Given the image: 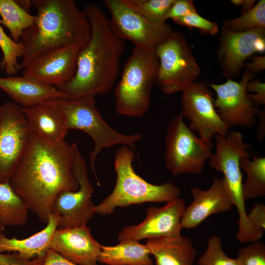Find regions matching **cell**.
<instances>
[{
  "label": "cell",
  "mask_w": 265,
  "mask_h": 265,
  "mask_svg": "<svg viewBox=\"0 0 265 265\" xmlns=\"http://www.w3.org/2000/svg\"><path fill=\"white\" fill-rule=\"evenodd\" d=\"M0 89L22 108L29 107L49 100L67 99L55 86L22 76L0 77Z\"/></svg>",
  "instance_id": "obj_19"
},
{
  "label": "cell",
  "mask_w": 265,
  "mask_h": 265,
  "mask_svg": "<svg viewBox=\"0 0 265 265\" xmlns=\"http://www.w3.org/2000/svg\"><path fill=\"white\" fill-rule=\"evenodd\" d=\"M155 51L159 58L155 84L162 93L182 92L196 81L201 68L182 33L174 31Z\"/></svg>",
  "instance_id": "obj_7"
},
{
  "label": "cell",
  "mask_w": 265,
  "mask_h": 265,
  "mask_svg": "<svg viewBox=\"0 0 265 265\" xmlns=\"http://www.w3.org/2000/svg\"><path fill=\"white\" fill-rule=\"evenodd\" d=\"M186 208L185 200L179 197L161 207H149L144 220L138 224L124 227L119 233L118 239L119 241H138L181 235V218Z\"/></svg>",
  "instance_id": "obj_15"
},
{
  "label": "cell",
  "mask_w": 265,
  "mask_h": 265,
  "mask_svg": "<svg viewBox=\"0 0 265 265\" xmlns=\"http://www.w3.org/2000/svg\"><path fill=\"white\" fill-rule=\"evenodd\" d=\"M0 24L8 29L16 42L21 41L24 31L32 26L35 18L14 0H0Z\"/></svg>",
  "instance_id": "obj_25"
},
{
  "label": "cell",
  "mask_w": 265,
  "mask_h": 265,
  "mask_svg": "<svg viewBox=\"0 0 265 265\" xmlns=\"http://www.w3.org/2000/svg\"><path fill=\"white\" fill-rule=\"evenodd\" d=\"M231 2L236 6H241L243 0H232Z\"/></svg>",
  "instance_id": "obj_41"
},
{
  "label": "cell",
  "mask_w": 265,
  "mask_h": 265,
  "mask_svg": "<svg viewBox=\"0 0 265 265\" xmlns=\"http://www.w3.org/2000/svg\"><path fill=\"white\" fill-rule=\"evenodd\" d=\"M158 68L159 58L155 50L134 47L115 88L117 113L139 118L147 112Z\"/></svg>",
  "instance_id": "obj_6"
},
{
  "label": "cell",
  "mask_w": 265,
  "mask_h": 265,
  "mask_svg": "<svg viewBox=\"0 0 265 265\" xmlns=\"http://www.w3.org/2000/svg\"><path fill=\"white\" fill-rule=\"evenodd\" d=\"M4 228L0 224V235L3 233Z\"/></svg>",
  "instance_id": "obj_42"
},
{
  "label": "cell",
  "mask_w": 265,
  "mask_h": 265,
  "mask_svg": "<svg viewBox=\"0 0 265 265\" xmlns=\"http://www.w3.org/2000/svg\"><path fill=\"white\" fill-rule=\"evenodd\" d=\"M199 265H239L237 258L229 257L222 249L221 238L212 236L205 251L198 259Z\"/></svg>",
  "instance_id": "obj_30"
},
{
  "label": "cell",
  "mask_w": 265,
  "mask_h": 265,
  "mask_svg": "<svg viewBox=\"0 0 265 265\" xmlns=\"http://www.w3.org/2000/svg\"><path fill=\"white\" fill-rule=\"evenodd\" d=\"M156 265H194L197 256L191 240L182 235L146 240Z\"/></svg>",
  "instance_id": "obj_22"
},
{
  "label": "cell",
  "mask_w": 265,
  "mask_h": 265,
  "mask_svg": "<svg viewBox=\"0 0 265 265\" xmlns=\"http://www.w3.org/2000/svg\"><path fill=\"white\" fill-rule=\"evenodd\" d=\"M212 142H207L192 131L181 113L169 122L165 135V165L174 176L199 175L212 155Z\"/></svg>",
  "instance_id": "obj_8"
},
{
  "label": "cell",
  "mask_w": 265,
  "mask_h": 265,
  "mask_svg": "<svg viewBox=\"0 0 265 265\" xmlns=\"http://www.w3.org/2000/svg\"><path fill=\"white\" fill-rule=\"evenodd\" d=\"M43 265H76L62 257L57 253L49 249L45 258Z\"/></svg>",
  "instance_id": "obj_38"
},
{
  "label": "cell",
  "mask_w": 265,
  "mask_h": 265,
  "mask_svg": "<svg viewBox=\"0 0 265 265\" xmlns=\"http://www.w3.org/2000/svg\"><path fill=\"white\" fill-rule=\"evenodd\" d=\"M58 223V216L52 212L46 227L28 238L22 239L10 238L2 233L0 235V253H16L26 260L45 258Z\"/></svg>",
  "instance_id": "obj_20"
},
{
  "label": "cell",
  "mask_w": 265,
  "mask_h": 265,
  "mask_svg": "<svg viewBox=\"0 0 265 265\" xmlns=\"http://www.w3.org/2000/svg\"><path fill=\"white\" fill-rule=\"evenodd\" d=\"M222 26L235 32L265 28V0H259L251 10L238 18L223 21Z\"/></svg>",
  "instance_id": "obj_29"
},
{
  "label": "cell",
  "mask_w": 265,
  "mask_h": 265,
  "mask_svg": "<svg viewBox=\"0 0 265 265\" xmlns=\"http://www.w3.org/2000/svg\"><path fill=\"white\" fill-rule=\"evenodd\" d=\"M247 217L250 222L254 226L265 229V206L261 203H255L247 213Z\"/></svg>",
  "instance_id": "obj_36"
},
{
  "label": "cell",
  "mask_w": 265,
  "mask_h": 265,
  "mask_svg": "<svg viewBox=\"0 0 265 265\" xmlns=\"http://www.w3.org/2000/svg\"><path fill=\"white\" fill-rule=\"evenodd\" d=\"M193 201L186 207L181 218L183 228L192 229L210 216L232 209L233 202L228 186L223 178L213 179L207 190L192 187Z\"/></svg>",
  "instance_id": "obj_16"
},
{
  "label": "cell",
  "mask_w": 265,
  "mask_h": 265,
  "mask_svg": "<svg viewBox=\"0 0 265 265\" xmlns=\"http://www.w3.org/2000/svg\"><path fill=\"white\" fill-rule=\"evenodd\" d=\"M102 245L92 237L86 225L68 228L58 227L50 249L76 265H98Z\"/></svg>",
  "instance_id": "obj_17"
},
{
  "label": "cell",
  "mask_w": 265,
  "mask_h": 265,
  "mask_svg": "<svg viewBox=\"0 0 265 265\" xmlns=\"http://www.w3.org/2000/svg\"><path fill=\"white\" fill-rule=\"evenodd\" d=\"M175 23L187 26L189 28H196L201 33L214 35L218 33V24L207 20L197 12L173 20Z\"/></svg>",
  "instance_id": "obj_32"
},
{
  "label": "cell",
  "mask_w": 265,
  "mask_h": 265,
  "mask_svg": "<svg viewBox=\"0 0 265 265\" xmlns=\"http://www.w3.org/2000/svg\"><path fill=\"white\" fill-rule=\"evenodd\" d=\"M37 10L32 26L21 41L24 53L20 63L24 69L40 56L69 46L81 49L89 39L90 22L73 0H31Z\"/></svg>",
  "instance_id": "obj_3"
},
{
  "label": "cell",
  "mask_w": 265,
  "mask_h": 265,
  "mask_svg": "<svg viewBox=\"0 0 265 265\" xmlns=\"http://www.w3.org/2000/svg\"><path fill=\"white\" fill-rule=\"evenodd\" d=\"M239 249L237 258L239 265H265V245L259 240Z\"/></svg>",
  "instance_id": "obj_31"
},
{
  "label": "cell",
  "mask_w": 265,
  "mask_h": 265,
  "mask_svg": "<svg viewBox=\"0 0 265 265\" xmlns=\"http://www.w3.org/2000/svg\"><path fill=\"white\" fill-rule=\"evenodd\" d=\"M44 258L26 260L16 253H0V265H43Z\"/></svg>",
  "instance_id": "obj_35"
},
{
  "label": "cell",
  "mask_w": 265,
  "mask_h": 265,
  "mask_svg": "<svg viewBox=\"0 0 265 265\" xmlns=\"http://www.w3.org/2000/svg\"><path fill=\"white\" fill-rule=\"evenodd\" d=\"M252 61L244 63L243 67H245V71L254 77L257 74L265 69V55L255 56L253 57Z\"/></svg>",
  "instance_id": "obj_37"
},
{
  "label": "cell",
  "mask_w": 265,
  "mask_h": 265,
  "mask_svg": "<svg viewBox=\"0 0 265 265\" xmlns=\"http://www.w3.org/2000/svg\"><path fill=\"white\" fill-rule=\"evenodd\" d=\"M83 11L90 24V37L79 51L74 77L55 87L69 100L108 93L116 83L125 48L123 40L114 33L109 19L99 5L88 3Z\"/></svg>",
  "instance_id": "obj_2"
},
{
  "label": "cell",
  "mask_w": 265,
  "mask_h": 265,
  "mask_svg": "<svg viewBox=\"0 0 265 265\" xmlns=\"http://www.w3.org/2000/svg\"><path fill=\"white\" fill-rule=\"evenodd\" d=\"M79 51L69 46L47 53L25 68L23 75L55 87L64 84L75 75Z\"/></svg>",
  "instance_id": "obj_18"
},
{
  "label": "cell",
  "mask_w": 265,
  "mask_h": 265,
  "mask_svg": "<svg viewBox=\"0 0 265 265\" xmlns=\"http://www.w3.org/2000/svg\"><path fill=\"white\" fill-rule=\"evenodd\" d=\"M111 15L109 24L115 35L134 47L155 50L174 32L166 24L152 23L130 7L124 0H105Z\"/></svg>",
  "instance_id": "obj_11"
},
{
  "label": "cell",
  "mask_w": 265,
  "mask_h": 265,
  "mask_svg": "<svg viewBox=\"0 0 265 265\" xmlns=\"http://www.w3.org/2000/svg\"><path fill=\"white\" fill-rule=\"evenodd\" d=\"M253 76L244 71L240 81L227 79L222 84L208 83L216 94L213 105L222 121L230 129L250 128L256 123L261 110L248 98L245 86Z\"/></svg>",
  "instance_id": "obj_13"
},
{
  "label": "cell",
  "mask_w": 265,
  "mask_h": 265,
  "mask_svg": "<svg viewBox=\"0 0 265 265\" xmlns=\"http://www.w3.org/2000/svg\"><path fill=\"white\" fill-rule=\"evenodd\" d=\"M135 152L123 145L116 152L114 167L116 174L115 185L112 192L96 206V213L111 214L117 207L146 202H168L179 197L180 188L172 182L156 185L138 175L132 167Z\"/></svg>",
  "instance_id": "obj_4"
},
{
  "label": "cell",
  "mask_w": 265,
  "mask_h": 265,
  "mask_svg": "<svg viewBox=\"0 0 265 265\" xmlns=\"http://www.w3.org/2000/svg\"><path fill=\"white\" fill-rule=\"evenodd\" d=\"M32 134L22 108L11 102L3 104L0 115V183H9Z\"/></svg>",
  "instance_id": "obj_10"
},
{
  "label": "cell",
  "mask_w": 265,
  "mask_h": 265,
  "mask_svg": "<svg viewBox=\"0 0 265 265\" xmlns=\"http://www.w3.org/2000/svg\"><path fill=\"white\" fill-rule=\"evenodd\" d=\"M256 4L255 0H243L241 6V13H244L251 10Z\"/></svg>",
  "instance_id": "obj_40"
},
{
  "label": "cell",
  "mask_w": 265,
  "mask_h": 265,
  "mask_svg": "<svg viewBox=\"0 0 265 265\" xmlns=\"http://www.w3.org/2000/svg\"><path fill=\"white\" fill-rule=\"evenodd\" d=\"M44 103L61 113L68 130L82 131L92 138L94 145L90 153L89 159L92 171L96 177L95 160L103 149L123 144L137 151L135 144L141 139V134L139 133L124 134L114 130L103 119L96 106L94 97H83L76 100L56 98Z\"/></svg>",
  "instance_id": "obj_5"
},
{
  "label": "cell",
  "mask_w": 265,
  "mask_h": 265,
  "mask_svg": "<svg viewBox=\"0 0 265 265\" xmlns=\"http://www.w3.org/2000/svg\"><path fill=\"white\" fill-rule=\"evenodd\" d=\"M260 121L257 129V138L259 142H263L265 135V112L262 110L260 113Z\"/></svg>",
  "instance_id": "obj_39"
},
{
  "label": "cell",
  "mask_w": 265,
  "mask_h": 265,
  "mask_svg": "<svg viewBox=\"0 0 265 265\" xmlns=\"http://www.w3.org/2000/svg\"><path fill=\"white\" fill-rule=\"evenodd\" d=\"M71 145L73 171L79 187L75 191L61 192L55 199L53 212L58 216V228H61L86 225L96 213V206L92 201L94 188L88 178L86 163L77 143Z\"/></svg>",
  "instance_id": "obj_9"
},
{
  "label": "cell",
  "mask_w": 265,
  "mask_h": 265,
  "mask_svg": "<svg viewBox=\"0 0 265 265\" xmlns=\"http://www.w3.org/2000/svg\"><path fill=\"white\" fill-rule=\"evenodd\" d=\"M1 106H0V115L1 113Z\"/></svg>",
  "instance_id": "obj_43"
},
{
  "label": "cell",
  "mask_w": 265,
  "mask_h": 265,
  "mask_svg": "<svg viewBox=\"0 0 265 265\" xmlns=\"http://www.w3.org/2000/svg\"><path fill=\"white\" fill-rule=\"evenodd\" d=\"M146 244L127 239L114 246L102 245L99 263L106 265H153Z\"/></svg>",
  "instance_id": "obj_23"
},
{
  "label": "cell",
  "mask_w": 265,
  "mask_h": 265,
  "mask_svg": "<svg viewBox=\"0 0 265 265\" xmlns=\"http://www.w3.org/2000/svg\"><path fill=\"white\" fill-rule=\"evenodd\" d=\"M217 57L223 75L233 80L238 76L244 62L256 53L265 51V28L241 32L222 26Z\"/></svg>",
  "instance_id": "obj_14"
},
{
  "label": "cell",
  "mask_w": 265,
  "mask_h": 265,
  "mask_svg": "<svg viewBox=\"0 0 265 265\" xmlns=\"http://www.w3.org/2000/svg\"><path fill=\"white\" fill-rule=\"evenodd\" d=\"M214 100L205 82L196 81L182 92L181 113L189 120L188 128L207 142L217 135H226L230 129L216 110Z\"/></svg>",
  "instance_id": "obj_12"
},
{
  "label": "cell",
  "mask_w": 265,
  "mask_h": 265,
  "mask_svg": "<svg viewBox=\"0 0 265 265\" xmlns=\"http://www.w3.org/2000/svg\"><path fill=\"white\" fill-rule=\"evenodd\" d=\"M175 0H124L132 9L149 21L166 23V16Z\"/></svg>",
  "instance_id": "obj_28"
},
{
  "label": "cell",
  "mask_w": 265,
  "mask_h": 265,
  "mask_svg": "<svg viewBox=\"0 0 265 265\" xmlns=\"http://www.w3.org/2000/svg\"><path fill=\"white\" fill-rule=\"evenodd\" d=\"M242 158L240 167L246 174L242 184L245 200L265 195V158L253 157Z\"/></svg>",
  "instance_id": "obj_26"
},
{
  "label": "cell",
  "mask_w": 265,
  "mask_h": 265,
  "mask_svg": "<svg viewBox=\"0 0 265 265\" xmlns=\"http://www.w3.org/2000/svg\"><path fill=\"white\" fill-rule=\"evenodd\" d=\"M0 48L3 57L0 68L7 76L15 75L20 69L19 58L24 53V47L20 41L16 42L4 32L0 23Z\"/></svg>",
  "instance_id": "obj_27"
},
{
  "label": "cell",
  "mask_w": 265,
  "mask_h": 265,
  "mask_svg": "<svg viewBox=\"0 0 265 265\" xmlns=\"http://www.w3.org/2000/svg\"><path fill=\"white\" fill-rule=\"evenodd\" d=\"M196 12L193 0H175L166 14V20H174Z\"/></svg>",
  "instance_id": "obj_33"
},
{
  "label": "cell",
  "mask_w": 265,
  "mask_h": 265,
  "mask_svg": "<svg viewBox=\"0 0 265 265\" xmlns=\"http://www.w3.org/2000/svg\"><path fill=\"white\" fill-rule=\"evenodd\" d=\"M245 90L248 98L252 103L259 105L265 104V82L257 79L251 80L247 82Z\"/></svg>",
  "instance_id": "obj_34"
},
{
  "label": "cell",
  "mask_w": 265,
  "mask_h": 265,
  "mask_svg": "<svg viewBox=\"0 0 265 265\" xmlns=\"http://www.w3.org/2000/svg\"><path fill=\"white\" fill-rule=\"evenodd\" d=\"M73 162L71 144L50 143L33 133L9 184L41 222L47 224L61 192L79 188Z\"/></svg>",
  "instance_id": "obj_1"
},
{
  "label": "cell",
  "mask_w": 265,
  "mask_h": 265,
  "mask_svg": "<svg viewBox=\"0 0 265 265\" xmlns=\"http://www.w3.org/2000/svg\"><path fill=\"white\" fill-rule=\"evenodd\" d=\"M22 110L34 134L53 143L65 140L68 130L62 115L57 109L43 102L22 108Z\"/></svg>",
  "instance_id": "obj_21"
},
{
  "label": "cell",
  "mask_w": 265,
  "mask_h": 265,
  "mask_svg": "<svg viewBox=\"0 0 265 265\" xmlns=\"http://www.w3.org/2000/svg\"><path fill=\"white\" fill-rule=\"evenodd\" d=\"M28 210L9 183H0V224L4 228L26 223Z\"/></svg>",
  "instance_id": "obj_24"
}]
</instances>
